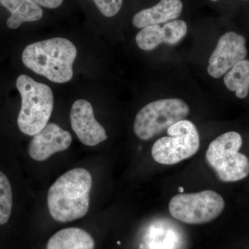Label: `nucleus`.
Returning <instances> with one entry per match:
<instances>
[{"label": "nucleus", "mask_w": 249, "mask_h": 249, "mask_svg": "<svg viewBox=\"0 0 249 249\" xmlns=\"http://www.w3.org/2000/svg\"><path fill=\"white\" fill-rule=\"evenodd\" d=\"M36 4L40 5L48 9H56L61 6L63 0H31Z\"/></svg>", "instance_id": "obj_19"}, {"label": "nucleus", "mask_w": 249, "mask_h": 249, "mask_svg": "<svg viewBox=\"0 0 249 249\" xmlns=\"http://www.w3.org/2000/svg\"><path fill=\"white\" fill-rule=\"evenodd\" d=\"M0 4L11 13L8 18V27L18 29L22 23L40 20L43 11L31 0H0Z\"/></svg>", "instance_id": "obj_13"}, {"label": "nucleus", "mask_w": 249, "mask_h": 249, "mask_svg": "<svg viewBox=\"0 0 249 249\" xmlns=\"http://www.w3.org/2000/svg\"><path fill=\"white\" fill-rule=\"evenodd\" d=\"M13 192L9 178L0 171V225L9 220L12 212Z\"/></svg>", "instance_id": "obj_17"}, {"label": "nucleus", "mask_w": 249, "mask_h": 249, "mask_svg": "<svg viewBox=\"0 0 249 249\" xmlns=\"http://www.w3.org/2000/svg\"><path fill=\"white\" fill-rule=\"evenodd\" d=\"M242 138L238 132L222 134L210 143L206 161L218 178L224 182H235L249 175V160L239 152Z\"/></svg>", "instance_id": "obj_4"}, {"label": "nucleus", "mask_w": 249, "mask_h": 249, "mask_svg": "<svg viewBox=\"0 0 249 249\" xmlns=\"http://www.w3.org/2000/svg\"><path fill=\"white\" fill-rule=\"evenodd\" d=\"M211 1H219V0H211Z\"/></svg>", "instance_id": "obj_21"}, {"label": "nucleus", "mask_w": 249, "mask_h": 249, "mask_svg": "<svg viewBox=\"0 0 249 249\" xmlns=\"http://www.w3.org/2000/svg\"><path fill=\"white\" fill-rule=\"evenodd\" d=\"M178 191L180 192V193H183V188H181V187H180L179 188H178Z\"/></svg>", "instance_id": "obj_20"}, {"label": "nucleus", "mask_w": 249, "mask_h": 249, "mask_svg": "<svg viewBox=\"0 0 249 249\" xmlns=\"http://www.w3.org/2000/svg\"><path fill=\"white\" fill-rule=\"evenodd\" d=\"M16 87L22 98L18 127L22 133L34 136L47 125L50 119L54 105L53 91L48 85L24 74L18 77Z\"/></svg>", "instance_id": "obj_3"}, {"label": "nucleus", "mask_w": 249, "mask_h": 249, "mask_svg": "<svg viewBox=\"0 0 249 249\" xmlns=\"http://www.w3.org/2000/svg\"><path fill=\"white\" fill-rule=\"evenodd\" d=\"M182 11L183 3L181 0H160L155 6L134 15L132 23L134 27L139 29L163 24L176 20Z\"/></svg>", "instance_id": "obj_12"}, {"label": "nucleus", "mask_w": 249, "mask_h": 249, "mask_svg": "<svg viewBox=\"0 0 249 249\" xmlns=\"http://www.w3.org/2000/svg\"><path fill=\"white\" fill-rule=\"evenodd\" d=\"M77 56L76 46L64 37H54L28 45L22 55L23 64L37 74L55 83H65L73 77Z\"/></svg>", "instance_id": "obj_2"}, {"label": "nucleus", "mask_w": 249, "mask_h": 249, "mask_svg": "<svg viewBox=\"0 0 249 249\" xmlns=\"http://www.w3.org/2000/svg\"><path fill=\"white\" fill-rule=\"evenodd\" d=\"M93 1L103 16L111 18L120 11L124 0H93Z\"/></svg>", "instance_id": "obj_18"}, {"label": "nucleus", "mask_w": 249, "mask_h": 249, "mask_svg": "<svg viewBox=\"0 0 249 249\" xmlns=\"http://www.w3.org/2000/svg\"><path fill=\"white\" fill-rule=\"evenodd\" d=\"M169 137L157 141L152 148V156L157 163L175 165L196 155L200 147L199 134L191 121H178L167 129Z\"/></svg>", "instance_id": "obj_6"}, {"label": "nucleus", "mask_w": 249, "mask_h": 249, "mask_svg": "<svg viewBox=\"0 0 249 249\" xmlns=\"http://www.w3.org/2000/svg\"><path fill=\"white\" fill-rule=\"evenodd\" d=\"M71 142L70 132L64 130L58 124L50 123L31 139L29 154L33 160L43 161L53 154L66 150Z\"/></svg>", "instance_id": "obj_10"}, {"label": "nucleus", "mask_w": 249, "mask_h": 249, "mask_svg": "<svg viewBox=\"0 0 249 249\" xmlns=\"http://www.w3.org/2000/svg\"><path fill=\"white\" fill-rule=\"evenodd\" d=\"M247 41L237 33L228 32L218 40L214 52L209 60L208 73L214 78H219L231 70L236 64L245 60L247 55Z\"/></svg>", "instance_id": "obj_8"}, {"label": "nucleus", "mask_w": 249, "mask_h": 249, "mask_svg": "<svg viewBox=\"0 0 249 249\" xmlns=\"http://www.w3.org/2000/svg\"><path fill=\"white\" fill-rule=\"evenodd\" d=\"M92 177L84 168L70 170L49 188L47 204L55 220L68 222L84 217L89 209Z\"/></svg>", "instance_id": "obj_1"}, {"label": "nucleus", "mask_w": 249, "mask_h": 249, "mask_svg": "<svg viewBox=\"0 0 249 249\" xmlns=\"http://www.w3.org/2000/svg\"><path fill=\"white\" fill-rule=\"evenodd\" d=\"M93 239L78 228L62 229L49 239L47 249H94Z\"/></svg>", "instance_id": "obj_14"}, {"label": "nucleus", "mask_w": 249, "mask_h": 249, "mask_svg": "<svg viewBox=\"0 0 249 249\" xmlns=\"http://www.w3.org/2000/svg\"><path fill=\"white\" fill-rule=\"evenodd\" d=\"M180 240V236L175 229L160 224L152 226L147 233L149 249H178Z\"/></svg>", "instance_id": "obj_16"}, {"label": "nucleus", "mask_w": 249, "mask_h": 249, "mask_svg": "<svg viewBox=\"0 0 249 249\" xmlns=\"http://www.w3.org/2000/svg\"><path fill=\"white\" fill-rule=\"evenodd\" d=\"M228 89L235 91L237 98L243 99L249 91V60H242L227 72L224 78Z\"/></svg>", "instance_id": "obj_15"}, {"label": "nucleus", "mask_w": 249, "mask_h": 249, "mask_svg": "<svg viewBox=\"0 0 249 249\" xmlns=\"http://www.w3.org/2000/svg\"><path fill=\"white\" fill-rule=\"evenodd\" d=\"M188 27L181 19L166 23L163 27L160 24L142 28L136 36V42L141 49L152 51L165 43L175 45L186 36Z\"/></svg>", "instance_id": "obj_11"}, {"label": "nucleus", "mask_w": 249, "mask_h": 249, "mask_svg": "<svg viewBox=\"0 0 249 249\" xmlns=\"http://www.w3.org/2000/svg\"><path fill=\"white\" fill-rule=\"evenodd\" d=\"M70 121L82 143L95 146L107 140L106 129L95 119L91 103L84 99L77 100L72 105Z\"/></svg>", "instance_id": "obj_9"}, {"label": "nucleus", "mask_w": 249, "mask_h": 249, "mask_svg": "<svg viewBox=\"0 0 249 249\" xmlns=\"http://www.w3.org/2000/svg\"><path fill=\"white\" fill-rule=\"evenodd\" d=\"M189 113L188 105L178 98H167L148 103L136 116L134 133L141 140H150L178 121L184 120Z\"/></svg>", "instance_id": "obj_5"}, {"label": "nucleus", "mask_w": 249, "mask_h": 249, "mask_svg": "<svg viewBox=\"0 0 249 249\" xmlns=\"http://www.w3.org/2000/svg\"><path fill=\"white\" fill-rule=\"evenodd\" d=\"M224 207L225 201L222 196L211 190L177 195L169 203L170 214L188 224L211 222L222 213Z\"/></svg>", "instance_id": "obj_7"}]
</instances>
